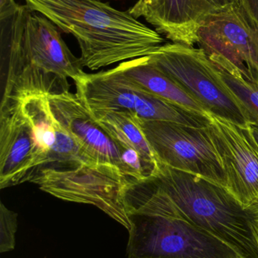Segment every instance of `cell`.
<instances>
[{
	"label": "cell",
	"instance_id": "1",
	"mask_svg": "<svg viewBox=\"0 0 258 258\" xmlns=\"http://www.w3.org/2000/svg\"><path fill=\"white\" fill-rule=\"evenodd\" d=\"M44 15L15 0H0L3 98L68 92V79L83 74L81 60Z\"/></svg>",
	"mask_w": 258,
	"mask_h": 258
},
{
	"label": "cell",
	"instance_id": "2",
	"mask_svg": "<svg viewBox=\"0 0 258 258\" xmlns=\"http://www.w3.org/2000/svg\"><path fill=\"white\" fill-rule=\"evenodd\" d=\"M80 45L83 68L92 71L145 57L163 45L164 39L129 11L99 0H24Z\"/></svg>",
	"mask_w": 258,
	"mask_h": 258
},
{
	"label": "cell",
	"instance_id": "3",
	"mask_svg": "<svg viewBox=\"0 0 258 258\" xmlns=\"http://www.w3.org/2000/svg\"><path fill=\"white\" fill-rule=\"evenodd\" d=\"M151 178L186 220L234 248L242 258H258L255 215L227 189L162 164Z\"/></svg>",
	"mask_w": 258,
	"mask_h": 258
},
{
	"label": "cell",
	"instance_id": "4",
	"mask_svg": "<svg viewBox=\"0 0 258 258\" xmlns=\"http://www.w3.org/2000/svg\"><path fill=\"white\" fill-rule=\"evenodd\" d=\"M127 258H242L230 245L186 220L176 206L130 214Z\"/></svg>",
	"mask_w": 258,
	"mask_h": 258
},
{
	"label": "cell",
	"instance_id": "5",
	"mask_svg": "<svg viewBox=\"0 0 258 258\" xmlns=\"http://www.w3.org/2000/svg\"><path fill=\"white\" fill-rule=\"evenodd\" d=\"M130 180L115 165L79 162L44 167L30 182L64 201L95 206L129 231L125 194Z\"/></svg>",
	"mask_w": 258,
	"mask_h": 258
},
{
	"label": "cell",
	"instance_id": "6",
	"mask_svg": "<svg viewBox=\"0 0 258 258\" xmlns=\"http://www.w3.org/2000/svg\"><path fill=\"white\" fill-rule=\"evenodd\" d=\"M76 94L91 113L126 110L145 120L165 121L207 128L209 117L147 92L118 68L96 74L83 72L74 79Z\"/></svg>",
	"mask_w": 258,
	"mask_h": 258
},
{
	"label": "cell",
	"instance_id": "7",
	"mask_svg": "<svg viewBox=\"0 0 258 258\" xmlns=\"http://www.w3.org/2000/svg\"><path fill=\"white\" fill-rule=\"evenodd\" d=\"M148 57L154 66L199 102L208 113L240 126L250 125L202 49L173 42L162 45Z\"/></svg>",
	"mask_w": 258,
	"mask_h": 258
},
{
	"label": "cell",
	"instance_id": "8",
	"mask_svg": "<svg viewBox=\"0 0 258 258\" xmlns=\"http://www.w3.org/2000/svg\"><path fill=\"white\" fill-rule=\"evenodd\" d=\"M159 163L227 188V177L207 128L141 119Z\"/></svg>",
	"mask_w": 258,
	"mask_h": 258
},
{
	"label": "cell",
	"instance_id": "9",
	"mask_svg": "<svg viewBox=\"0 0 258 258\" xmlns=\"http://www.w3.org/2000/svg\"><path fill=\"white\" fill-rule=\"evenodd\" d=\"M198 47L258 80V30L240 3L209 15L198 31Z\"/></svg>",
	"mask_w": 258,
	"mask_h": 258
},
{
	"label": "cell",
	"instance_id": "10",
	"mask_svg": "<svg viewBox=\"0 0 258 258\" xmlns=\"http://www.w3.org/2000/svg\"><path fill=\"white\" fill-rule=\"evenodd\" d=\"M209 117L207 130L227 177L226 189L248 210L258 200V144L249 125Z\"/></svg>",
	"mask_w": 258,
	"mask_h": 258
},
{
	"label": "cell",
	"instance_id": "11",
	"mask_svg": "<svg viewBox=\"0 0 258 258\" xmlns=\"http://www.w3.org/2000/svg\"><path fill=\"white\" fill-rule=\"evenodd\" d=\"M45 166L36 134L21 100L2 98L0 106V188L30 182Z\"/></svg>",
	"mask_w": 258,
	"mask_h": 258
},
{
	"label": "cell",
	"instance_id": "12",
	"mask_svg": "<svg viewBox=\"0 0 258 258\" xmlns=\"http://www.w3.org/2000/svg\"><path fill=\"white\" fill-rule=\"evenodd\" d=\"M56 120L94 162L110 164L123 172L116 144L77 94L68 92L48 95Z\"/></svg>",
	"mask_w": 258,
	"mask_h": 258
},
{
	"label": "cell",
	"instance_id": "13",
	"mask_svg": "<svg viewBox=\"0 0 258 258\" xmlns=\"http://www.w3.org/2000/svg\"><path fill=\"white\" fill-rule=\"evenodd\" d=\"M238 0H159L153 6L139 11L135 18L144 17L158 31L175 43L193 46L203 21L212 14L225 10Z\"/></svg>",
	"mask_w": 258,
	"mask_h": 258
},
{
	"label": "cell",
	"instance_id": "14",
	"mask_svg": "<svg viewBox=\"0 0 258 258\" xmlns=\"http://www.w3.org/2000/svg\"><path fill=\"white\" fill-rule=\"evenodd\" d=\"M23 111L33 125L45 166L94 162L56 120L48 95L33 94L20 98ZM43 167V168H44Z\"/></svg>",
	"mask_w": 258,
	"mask_h": 258
},
{
	"label": "cell",
	"instance_id": "15",
	"mask_svg": "<svg viewBox=\"0 0 258 258\" xmlns=\"http://www.w3.org/2000/svg\"><path fill=\"white\" fill-rule=\"evenodd\" d=\"M117 68L126 77L152 95L192 111L208 114L199 102L154 66L148 56L122 62Z\"/></svg>",
	"mask_w": 258,
	"mask_h": 258
},
{
	"label": "cell",
	"instance_id": "16",
	"mask_svg": "<svg viewBox=\"0 0 258 258\" xmlns=\"http://www.w3.org/2000/svg\"><path fill=\"white\" fill-rule=\"evenodd\" d=\"M103 129L113 141H121L131 145L139 151L145 162L159 168L160 163L147 141L141 126V118L126 110L92 113Z\"/></svg>",
	"mask_w": 258,
	"mask_h": 258
},
{
	"label": "cell",
	"instance_id": "17",
	"mask_svg": "<svg viewBox=\"0 0 258 258\" xmlns=\"http://www.w3.org/2000/svg\"><path fill=\"white\" fill-rule=\"evenodd\" d=\"M209 58L221 80L240 106L248 123L258 127V80L245 78L237 68L223 59Z\"/></svg>",
	"mask_w": 258,
	"mask_h": 258
},
{
	"label": "cell",
	"instance_id": "18",
	"mask_svg": "<svg viewBox=\"0 0 258 258\" xmlns=\"http://www.w3.org/2000/svg\"><path fill=\"white\" fill-rule=\"evenodd\" d=\"M18 230V214L0 203V252L12 251Z\"/></svg>",
	"mask_w": 258,
	"mask_h": 258
},
{
	"label": "cell",
	"instance_id": "19",
	"mask_svg": "<svg viewBox=\"0 0 258 258\" xmlns=\"http://www.w3.org/2000/svg\"><path fill=\"white\" fill-rule=\"evenodd\" d=\"M159 0H138L137 3L129 10V12L132 15H135L139 11L143 10V9H148V8L153 7L156 6Z\"/></svg>",
	"mask_w": 258,
	"mask_h": 258
},
{
	"label": "cell",
	"instance_id": "20",
	"mask_svg": "<svg viewBox=\"0 0 258 258\" xmlns=\"http://www.w3.org/2000/svg\"><path fill=\"white\" fill-rule=\"evenodd\" d=\"M250 131H251V135H252L253 138H254V141L258 144V127L254 126V125H249ZM250 212L253 214L254 215H257L258 214V200L254 205L251 206L249 209H248Z\"/></svg>",
	"mask_w": 258,
	"mask_h": 258
},
{
	"label": "cell",
	"instance_id": "21",
	"mask_svg": "<svg viewBox=\"0 0 258 258\" xmlns=\"http://www.w3.org/2000/svg\"><path fill=\"white\" fill-rule=\"evenodd\" d=\"M254 233H255L256 239H257L258 243V224L257 223V221H255V223H254Z\"/></svg>",
	"mask_w": 258,
	"mask_h": 258
},
{
	"label": "cell",
	"instance_id": "22",
	"mask_svg": "<svg viewBox=\"0 0 258 258\" xmlns=\"http://www.w3.org/2000/svg\"><path fill=\"white\" fill-rule=\"evenodd\" d=\"M255 218H256V221H257V223L258 224V214H257V215H255Z\"/></svg>",
	"mask_w": 258,
	"mask_h": 258
}]
</instances>
